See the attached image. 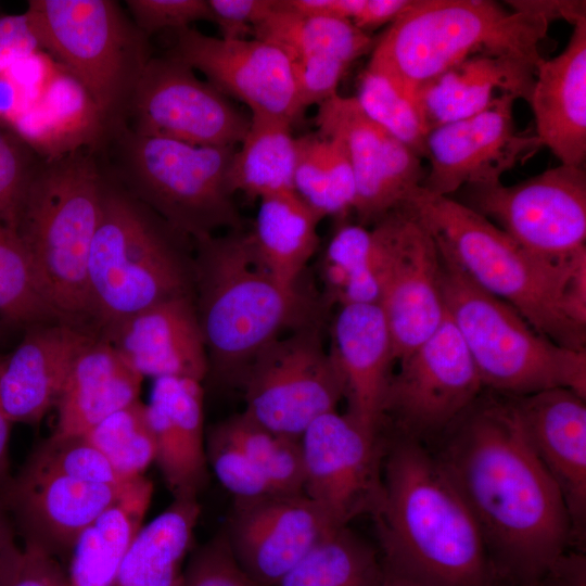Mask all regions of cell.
I'll return each instance as SVG.
<instances>
[{
    "instance_id": "cell-1",
    "label": "cell",
    "mask_w": 586,
    "mask_h": 586,
    "mask_svg": "<svg viewBox=\"0 0 586 586\" xmlns=\"http://www.w3.org/2000/svg\"><path fill=\"white\" fill-rule=\"evenodd\" d=\"M447 431L436 458L477 522L500 586L539 578L570 551L573 525L511 396L479 397Z\"/></svg>"
},
{
    "instance_id": "cell-2",
    "label": "cell",
    "mask_w": 586,
    "mask_h": 586,
    "mask_svg": "<svg viewBox=\"0 0 586 586\" xmlns=\"http://www.w3.org/2000/svg\"><path fill=\"white\" fill-rule=\"evenodd\" d=\"M372 510L384 581L500 586L482 532L436 456L403 434L382 457Z\"/></svg>"
},
{
    "instance_id": "cell-3",
    "label": "cell",
    "mask_w": 586,
    "mask_h": 586,
    "mask_svg": "<svg viewBox=\"0 0 586 586\" xmlns=\"http://www.w3.org/2000/svg\"><path fill=\"white\" fill-rule=\"evenodd\" d=\"M405 206L473 283L509 304L553 343L585 351L586 330L568 317L564 295L573 265L586 249L564 260L545 258L460 201L422 187Z\"/></svg>"
},
{
    "instance_id": "cell-4",
    "label": "cell",
    "mask_w": 586,
    "mask_h": 586,
    "mask_svg": "<svg viewBox=\"0 0 586 586\" xmlns=\"http://www.w3.org/2000/svg\"><path fill=\"white\" fill-rule=\"evenodd\" d=\"M192 245L193 296L209 371L241 381L286 327L308 321L305 300L268 271L242 230L204 235Z\"/></svg>"
},
{
    "instance_id": "cell-5",
    "label": "cell",
    "mask_w": 586,
    "mask_h": 586,
    "mask_svg": "<svg viewBox=\"0 0 586 586\" xmlns=\"http://www.w3.org/2000/svg\"><path fill=\"white\" fill-rule=\"evenodd\" d=\"M105 183L93 148L46 157L33 174L16 225L51 307L63 320L90 329L87 267Z\"/></svg>"
},
{
    "instance_id": "cell-6",
    "label": "cell",
    "mask_w": 586,
    "mask_h": 586,
    "mask_svg": "<svg viewBox=\"0 0 586 586\" xmlns=\"http://www.w3.org/2000/svg\"><path fill=\"white\" fill-rule=\"evenodd\" d=\"M105 171L87 267L89 323L98 334L157 303L193 295V257L183 247L192 241Z\"/></svg>"
},
{
    "instance_id": "cell-7",
    "label": "cell",
    "mask_w": 586,
    "mask_h": 586,
    "mask_svg": "<svg viewBox=\"0 0 586 586\" xmlns=\"http://www.w3.org/2000/svg\"><path fill=\"white\" fill-rule=\"evenodd\" d=\"M551 22L491 0H412L374 43L367 65L417 92L456 64L480 54L538 64Z\"/></svg>"
},
{
    "instance_id": "cell-8",
    "label": "cell",
    "mask_w": 586,
    "mask_h": 586,
    "mask_svg": "<svg viewBox=\"0 0 586 586\" xmlns=\"http://www.w3.org/2000/svg\"><path fill=\"white\" fill-rule=\"evenodd\" d=\"M438 257L445 311L484 387L512 397L563 387L586 398V351L553 343L509 304L473 283L447 255L438 251Z\"/></svg>"
},
{
    "instance_id": "cell-9",
    "label": "cell",
    "mask_w": 586,
    "mask_h": 586,
    "mask_svg": "<svg viewBox=\"0 0 586 586\" xmlns=\"http://www.w3.org/2000/svg\"><path fill=\"white\" fill-rule=\"evenodd\" d=\"M103 141L115 151L109 174L178 233L192 241L220 228L242 230L229 182L235 146L196 145L126 125Z\"/></svg>"
},
{
    "instance_id": "cell-10",
    "label": "cell",
    "mask_w": 586,
    "mask_h": 586,
    "mask_svg": "<svg viewBox=\"0 0 586 586\" xmlns=\"http://www.w3.org/2000/svg\"><path fill=\"white\" fill-rule=\"evenodd\" d=\"M39 44L97 111L105 133L126 124L137 80L150 60L146 36L111 0H30L24 12Z\"/></svg>"
},
{
    "instance_id": "cell-11",
    "label": "cell",
    "mask_w": 586,
    "mask_h": 586,
    "mask_svg": "<svg viewBox=\"0 0 586 586\" xmlns=\"http://www.w3.org/2000/svg\"><path fill=\"white\" fill-rule=\"evenodd\" d=\"M244 413L262 426L301 438L319 417L335 411L345 383L320 328L308 320L262 349L240 381Z\"/></svg>"
},
{
    "instance_id": "cell-12",
    "label": "cell",
    "mask_w": 586,
    "mask_h": 586,
    "mask_svg": "<svg viewBox=\"0 0 586 586\" xmlns=\"http://www.w3.org/2000/svg\"><path fill=\"white\" fill-rule=\"evenodd\" d=\"M463 201L526 250L564 260L586 249V170L560 164L511 186H467Z\"/></svg>"
},
{
    "instance_id": "cell-13",
    "label": "cell",
    "mask_w": 586,
    "mask_h": 586,
    "mask_svg": "<svg viewBox=\"0 0 586 586\" xmlns=\"http://www.w3.org/2000/svg\"><path fill=\"white\" fill-rule=\"evenodd\" d=\"M398 365L386 394L384 420L392 418L403 434L417 440L447 431L484 387L447 314L438 329Z\"/></svg>"
},
{
    "instance_id": "cell-14",
    "label": "cell",
    "mask_w": 586,
    "mask_h": 586,
    "mask_svg": "<svg viewBox=\"0 0 586 586\" xmlns=\"http://www.w3.org/2000/svg\"><path fill=\"white\" fill-rule=\"evenodd\" d=\"M129 129L196 145L237 146L250 117L192 68L166 55L150 58L132 91ZM125 124V125H126Z\"/></svg>"
},
{
    "instance_id": "cell-15",
    "label": "cell",
    "mask_w": 586,
    "mask_h": 586,
    "mask_svg": "<svg viewBox=\"0 0 586 586\" xmlns=\"http://www.w3.org/2000/svg\"><path fill=\"white\" fill-rule=\"evenodd\" d=\"M317 132L337 139L356 184L353 211L359 225H374L403 207L422 187L426 169L410 148L372 122L354 97L339 93L318 105Z\"/></svg>"
},
{
    "instance_id": "cell-16",
    "label": "cell",
    "mask_w": 586,
    "mask_h": 586,
    "mask_svg": "<svg viewBox=\"0 0 586 586\" xmlns=\"http://www.w3.org/2000/svg\"><path fill=\"white\" fill-rule=\"evenodd\" d=\"M379 434L335 410L315 420L301 437L304 494L336 526H347L375 506L383 457Z\"/></svg>"
},
{
    "instance_id": "cell-17",
    "label": "cell",
    "mask_w": 586,
    "mask_h": 586,
    "mask_svg": "<svg viewBox=\"0 0 586 586\" xmlns=\"http://www.w3.org/2000/svg\"><path fill=\"white\" fill-rule=\"evenodd\" d=\"M384 218L388 244L379 306L399 362L438 329L446 313L433 238L405 205Z\"/></svg>"
},
{
    "instance_id": "cell-18",
    "label": "cell",
    "mask_w": 586,
    "mask_h": 586,
    "mask_svg": "<svg viewBox=\"0 0 586 586\" xmlns=\"http://www.w3.org/2000/svg\"><path fill=\"white\" fill-rule=\"evenodd\" d=\"M168 56L199 71L227 98L263 115L294 124L302 115L289 56L276 44L253 39L229 40L193 28L176 31Z\"/></svg>"
},
{
    "instance_id": "cell-19",
    "label": "cell",
    "mask_w": 586,
    "mask_h": 586,
    "mask_svg": "<svg viewBox=\"0 0 586 586\" xmlns=\"http://www.w3.org/2000/svg\"><path fill=\"white\" fill-rule=\"evenodd\" d=\"M511 94L497 95L483 111L432 128L425 139L429 162L422 188L451 196L463 187L501 181L540 146L535 133L517 131Z\"/></svg>"
},
{
    "instance_id": "cell-20",
    "label": "cell",
    "mask_w": 586,
    "mask_h": 586,
    "mask_svg": "<svg viewBox=\"0 0 586 586\" xmlns=\"http://www.w3.org/2000/svg\"><path fill=\"white\" fill-rule=\"evenodd\" d=\"M132 481L122 485L92 483L25 461L0 489V505L24 544L36 546L59 560L69 556L80 533Z\"/></svg>"
},
{
    "instance_id": "cell-21",
    "label": "cell",
    "mask_w": 586,
    "mask_h": 586,
    "mask_svg": "<svg viewBox=\"0 0 586 586\" xmlns=\"http://www.w3.org/2000/svg\"><path fill=\"white\" fill-rule=\"evenodd\" d=\"M336 526L305 494L234 502L224 531L242 570L258 586H276Z\"/></svg>"
},
{
    "instance_id": "cell-22",
    "label": "cell",
    "mask_w": 586,
    "mask_h": 586,
    "mask_svg": "<svg viewBox=\"0 0 586 586\" xmlns=\"http://www.w3.org/2000/svg\"><path fill=\"white\" fill-rule=\"evenodd\" d=\"M99 335L142 378L202 382L209 372L193 295L157 303Z\"/></svg>"
},
{
    "instance_id": "cell-23",
    "label": "cell",
    "mask_w": 586,
    "mask_h": 586,
    "mask_svg": "<svg viewBox=\"0 0 586 586\" xmlns=\"http://www.w3.org/2000/svg\"><path fill=\"white\" fill-rule=\"evenodd\" d=\"M97 335L64 320L25 329L18 345L0 356V404L12 423L38 422L55 406L73 360Z\"/></svg>"
},
{
    "instance_id": "cell-24",
    "label": "cell",
    "mask_w": 586,
    "mask_h": 586,
    "mask_svg": "<svg viewBox=\"0 0 586 586\" xmlns=\"http://www.w3.org/2000/svg\"><path fill=\"white\" fill-rule=\"evenodd\" d=\"M523 430L559 487L573 532L586 513V405L570 390L552 387L512 397Z\"/></svg>"
},
{
    "instance_id": "cell-25",
    "label": "cell",
    "mask_w": 586,
    "mask_h": 586,
    "mask_svg": "<svg viewBox=\"0 0 586 586\" xmlns=\"http://www.w3.org/2000/svg\"><path fill=\"white\" fill-rule=\"evenodd\" d=\"M329 351L344 379L346 413L367 430L380 433L395 358L379 304L340 306Z\"/></svg>"
},
{
    "instance_id": "cell-26",
    "label": "cell",
    "mask_w": 586,
    "mask_h": 586,
    "mask_svg": "<svg viewBox=\"0 0 586 586\" xmlns=\"http://www.w3.org/2000/svg\"><path fill=\"white\" fill-rule=\"evenodd\" d=\"M535 136L568 166L586 160V20L573 25L566 47L543 59L535 71L528 101Z\"/></svg>"
},
{
    "instance_id": "cell-27",
    "label": "cell",
    "mask_w": 586,
    "mask_h": 586,
    "mask_svg": "<svg viewBox=\"0 0 586 586\" xmlns=\"http://www.w3.org/2000/svg\"><path fill=\"white\" fill-rule=\"evenodd\" d=\"M146 412L155 437V462L167 487L174 498L198 499L208 482L201 382L155 379Z\"/></svg>"
},
{
    "instance_id": "cell-28",
    "label": "cell",
    "mask_w": 586,
    "mask_h": 586,
    "mask_svg": "<svg viewBox=\"0 0 586 586\" xmlns=\"http://www.w3.org/2000/svg\"><path fill=\"white\" fill-rule=\"evenodd\" d=\"M143 378L99 334L73 360L54 408V434L85 435L139 399Z\"/></svg>"
},
{
    "instance_id": "cell-29",
    "label": "cell",
    "mask_w": 586,
    "mask_h": 586,
    "mask_svg": "<svg viewBox=\"0 0 586 586\" xmlns=\"http://www.w3.org/2000/svg\"><path fill=\"white\" fill-rule=\"evenodd\" d=\"M537 65L514 56L474 55L421 88L416 101L429 130L472 116L502 93L528 103Z\"/></svg>"
},
{
    "instance_id": "cell-30",
    "label": "cell",
    "mask_w": 586,
    "mask_h": 586,
    "mask_svg": "<svg viewBox=\"0 0 586 586\" xmlns=\"http://www.w3.org/2000/svg\"><path fill=\"white\" fill-rule=\"evenodd\" d=\"M153 484L144 475L133 480L122 495L77 537L65 571L66 586H113L124 556L143 525Z\"/></svg>"
},
{
    "instance_id": "cell-31",
    "label": "cell",
    "mask_w": 586,
    "mask_h": 586,
    "mask_svg": "<svg viewBox=\"0 0 586 586\" xmlns=\"http://www.w3.org/2000/svg\"><path fill=\"white\" fill-rule=\"evenodd\" d=\"M322 219L295 191L267 195L259 199L246 239L279 282L297 288L302 272L318 250L317 227Z\"/></svg>"
},
{
    "instance_id": "cell-32",
    "label": "cell",
    "mask_w": 586,
    "mask_h": 586,
    "mask_svg": "<svg viewBox=\"0 0 586 586\" xmlns=\"http://www.w3.org/2000/svg\"><path fill=\"white\" fill-rule=\"evenodd\" d=\"M201 514L194 498H174L129 545L113 586H178Z\"/></svg>"
},
{
    "instance_id": "cell-33",
    "label": "cell",
    "mask_w": 586,
    "mask_h": 586,
    "mask_svg": "<svg viewBox=\"0 0 586 586\" xmlns=\"http://www.w3.org/2000/svg\"><path fill=\"white\" fill-rule=\"evenodd\" d=\"M387 243L388 230L384 219L371 229L359 224L339 226L320 264L327 301L339 307L379 304Z\"/></svg>"
},
{
    "instance_id": "cell-34",
    "label": "cell",
    "mask_w": 586,
    "mask_h": 586,
    "mask_svg": "<svg viewBox=\"0 0 586 586\" xmlns=\"http://www.w3.org/2000/svg\"><path fill=\"white\" fill-rule=\"evenodd\" d=\"M292 124L263 115H251L249 129L235 150L229 170L233 193L249 199L294 191L296 138Z\"/></svg>"
},
{
    "instance_id": "cell-35",
    "label": "cell",
    "mask_w": 586,
    "mask_h": 586,
    "mask_svg": "<svg viewBox=\"0 0 586 586\" xmlns=\"http://www.w3.org/2000/svg\"><path fill=\"white\" fill-rule=\"evenodd\" d=\"M253 38L276 44L290 61L322 55L347 65L375 43L351 21L301 15L288 8L284 0H277L273 10L254 28Z\"/></svg>"
},
{
    "instance_id": "cell-36",
    "label": "cell",
    "mask_w": 586,
    "mask_h": 586,
    "mask_svg": "<svg viewBox=\"0 0 586 586\" xmlns=\"http://www.w3.org/2000/svg\"><path fill=\"white\" fill-rule=\"evenodd\" d=\"M379 552L347 526L333 530L276 586H382Z\"/></svg>"
},
{
    "instance_id": "cell-37",
    "label": "cell",
    "mask_w": 586,
    "mask_h": 586,
    "mask_svg": "<svg viewBox=\"0 0 586 586\" xmlns=\"http://www.w3.org/2000/svg\"><path fill=\"white\" fill-rule=\"evenodd\" d=\"M0 318L5 323L24 329L63 320L47 301L18 233L2 222H0Z\"/></svg>"
},
{
    "instance_id": "cell-38",
    "label": "cell",
    "mask_w": 586,
    "mask_h": 586,
    "mask_svg": "<svg viewBox=\"0 0 586 586\" xmlns=\"http://www.w3.org/2000/svg\"><path fill=\"white\" fill-rule=\"evenodd\" d=\"M218 425L247 455L277 493L304 494L301 438L275 433L244 412Z\"/></svg>"
},
{
    "instance_id": "cell-39",
    "label": "cell",
    "mask_w": 586,
    "mask_h": 586,
    "mask_svg": "<svg viewBox=\"0 0 586 586\" xmlns=\"http://www.w3.org/2000/svg\"><path fill=\"white\" fill-rule=\"evenodd\" d=\"M85 436L126 481L143 476L155 461L156 444L146 404L139 399L105 418Z\"/></svg>"
},
{
    "instance_id": "cell-40",
    "label": "cell",
    "mask_w": 586,
    "mask_h": 586,
    "mask_svg": "<svg viewBox=\"0 0 586 586\" xmlns=\"http://www.w3.org/2000/svg\"><path fill=\"white\" fill-rule=\"evenodd\" d=\"M354 98L372 122L422 160L425 157V139L430 130L421 109L390 76L367 65Z\"/></svg>"
},
{
    "instance_id": "cell-41",
    "label": "cell",
    "mask_w": 586,
    "mask_h": 586,
    "mask_svg": "<svg viewBox=\"0 0 586 586\" xmlns=\"http://www.w3.org/2000/svg\"><path fill=\"white\" fill-rule=\"evenodd\" d=\"M30 464L81 481L122 485L124 480L85 435L52 434L31 451Z\"/></svg>"
},
{
    "instance_id": "cell-42",
    "label": "cell",
    "mask_w": 586,
    "mask_h": 586,
    "mask_svg": "<svg viewBox=\"0 0 586 586\" xmlns=\"http://www.w3.org/2000/svg\"><path fill=\"white\" fill-rule=\"evenodd\" d=\"M208 467L234 502L256 500L277 493L247 455L217 425L205 444Z\"/></svg>"
},
{
    "instance_id": "cell-43",
    "label": "cell",
    "mask_w": 586,
    "mask_h": 586,
    "mask_svg": "<svg viewBox=\"0 0 586 586\" xmlns=\"http://www.w3.org/2000/svg\"><path fill=\"white\" fill-rule=\"evenodd\" d=\"M38 163L23 138L0 126V222L14 230Z\"/></svg>"
},
{
    "instance_id": "cell-44",
    "label": "cell",
    "mask_w": 586,
    "mask_h": 586,
    "mask_svg": "<svg viewBox=\"0 0 586 586\" xmlns=\"http://www.w3.org/2000/svg\"><path fill=\"white\" fill-rule=\"evenodd\" d=\"M294 191L322 218L333 217L324 139L318 132L296 138Z\"/></svg>"
},
{
    "instance_id": "cell-45",
    "label": "cell",
    "mask_w": 586,
    "mask_h": 586,
    "mask_svg": "<svg viewBox=\"0 0 586 586\" xmlns=\"http://www.w3.org/2000/svg\"><path fill=\"white\" fill-rule=\"evenodd\" d=\"M190 555L178 586H258L237 562L224 531Z\"/></svg>"
},
{
    "instance_id": "cell-46",
    "label": "cell",
    "mask_w": 586,
    "mask_h": 586,
    "mask_svg": "<svg viewBox=\"0 0 586 586\" xmlns=\"http://www.w3.org/2000/svg\"><path fill=\"white\" fill-rule=\"evenodd\" d=\"M126 4L146 37L160 30L189 28L198 21L214 23L207 0H127Z\"/></svg>"
},
{
    "instance_id": "cell-47",
    "label": "cell",
    "mask_w": 586,
    "mask_h": 586,
    "mask_svg": "<svg viewBox=\"0 0 586 586\" xmlns=\"http://www.w3.org/2000/svg\"><path fill=\"white\" fill-rule=\"evenodd\" d=\"M291 65L303 110L337 94V87L349 66L337 59L322 55L295 59Z\"/></svg>"
},
{
    "instance_id": "cell-48",
    "label": "cell",
    "mask_w": 586,
    "mask_h": 586,
    "mask_svg": "<svg viewBox=\"0 0 586 586\" xmlns=\"http://www.w3.org/2000/svg\"><path fill=\"white\" fill-rule=\"evenodd\" d=\"M222 39L253 37L254 28L273 10L277 0H207Z\"/></svg>"
},
{
    "instance_id": "cell-49",
    "label": "cell",
    "mask_w": 586,
    "mask_h": 586,
    "mask_svg": "<svg viewBox=\"0 0 586 586\" xmlns=\"http://www.w3.org/2000/svg\"><path fill=\"white\" fill-rule=\"evenodd\" d=\"M38 49L24 13L0 17V73L33 56Z\"/></svg>"
},
{
    "instance_id": "cell-50",
    "label": "cell",
    "mask_w": 586,
    "mask_h": 586,
    "mask_svg": "<svg viewBox=\"0 0 586 586\" xmlns=\"http://www.w3.org/2000/svg\"><path fill=\"white\" fill-rule=\"evenodd\" d=\"M11 586H66L65 570L53 556L24 544L22 564Z\"/></svg>"
},
{
    "instance_id": "cell-51",
    "label": "cell",
    "mask_w": 586,
    "mask_h": 586,
    "mask_svg": "<svg viewBox=\"0 0 586 586\" xmlns=\"http://www.w3.org/2000/svg\"><path fill=\"white\" fill-rule=\"evenodd\" d=\"M521 586H586V561L570 550L539 578Z\"/></svg>"
},
{
    "instance_id": "cell-52",
    "label": "cell",
    "mask_w": 586,
    "mask_h": 586,
    "mask_svg": "<svg viewBox=\"0 0 586 586\" xmlns=\"http://www.w3.org/2000/svg\"><path fill=\"white\" fill-rule=\"evenodd\" d=\"M23 560V547L16 542L15 526L0 505V586H11Z\"/></svg>"
},
{
    "instance_id": "cell-53",
    "label": "cell",
    "mask_w": 586,
    "mask_h": 586,
    "mask_svg": "<svg viewBox=\"0 0 586 586\" xmlns=\"http://www.w3.org/2000/svg\"><path fill=\"white\" fill-rule=\"evenodd\" d=\"M288 8L305 16L331 17L353 22L365 0H284Z\"/></svg>"
},
{
    "instance_id": "cell-54",
    "label": "cell",
    "mask_w": 586,
    "mask_h": 586,
    "mask_svg": "<svg viewBox=\"0 0 586 586\" xmlns=\"http://www.w3.org/2000/svg\"><path fill=\"white\" fill-rule=\"evenodd\" d=\"M508 7L518 11H527L537 13L551 23L556 20L563 18L574 25L578 21L586 20V2L585 1H532L519 0L507 1Z\"/></svg>"
},
{
    "instance_id": "cell-55",
    "label": "cell",
    "mask_w": 586,
    "mask_h": 586,
    "mask_svg": "<svg viewBox=\"0 0 586 586\" xmlns=\"http://www.w3.org/2000/svg\"><path fill=\"white\" fill-rule=\"evenodd\" d=\"M412 0H365L358 16L352 22L357 28L369 34L382 25L392 24L411 4Z\"/></svg>"
},
{
    "instance_id": "cell-56",
    "label": "cell",
    "mask_w": 586,
    "mask_h": 586,
    "mask_svg": "<svg viewBox=\"0 0 586 586\" xmlns=\"http://www.w3.org/2000/svg\"><path fill=\"white\" fill-rule=\"evenodd\" d=\"M12 421L5 415L0 404V489L11 479L9 461V437Z\"/></svg>"
},
{
    "instance_id": "cell-57",
    "label": "cell",
    "mask_w": 586,
    "mask_h": 586,
    "mask_svg": "<svg viewBox=\"0 0 586 586\" xmlns=\"http://www.w3.org/2000/svg\"><path fill=\"white\" fill-rule=\"evenodd\" d=\"M382 586H404V585H399V584H395V583H391V582H387V581H384Z\"/></svg>"
}]
</instances>
